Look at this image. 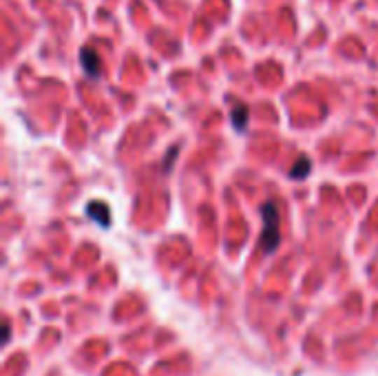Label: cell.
Instances as JSON below:
<instances>
[{
  "mask_svg": "<svg viewBox=\"0 0 378 376\" xmlns=\"http://www.w3.org/2000/svg\"><path fill=\"white\" fill-rule=\"evenodd\" d=\"M310 171H312L310 160H307L305 155H301L297 162H294L292 171H290V177H292V179H305L307 175H310Z\"/></svg>",
  "mask_w": 378,
  "mask_h": 376,
  "instance_id": "cell-4",
  "label": "cell"
},
{
  "mask_svg": "<svg viewBox=\"0 0 378 376\" xmlns=\"http://www.w3.org/2000/svg\"><path fill=\"white\" fill-rule=\"evenodd\" d=\"M87 215L91 219H95L100 226H108L111 224V217H108V206L102 204V202H91L87 206Z\"/></svg>",
  "mask_w": 378,
  "mask_h": 376,
  "instance_id": "cell-3",
  "label": "cell"
},
{
  "mask_svg": "<svg viewBox=\"0 0 378 376\" xmlns=\"http://www.w3.org/2000/svg\"><path fill=\"white\" fill-rule=\"evenodd\" d=\"M232 124H234V129L239 133L246 131V127H248V109L244 104H239L232 111Z\"/></svg>",
  "mask_w": 378,
  "mask_h": 376,
  "instance_id": "cell-5",
  "label": "cell"
},
{
  "mask_svg": "<svg viewBox=\"0 0 378 376\" xmlns=\"http://www.w3.org/2000/svg\"><path fill=\"white\" fill-rule=\"evenodd\" d=\"M263 230H261V248L265 255H272L281 244V232H279V211L274 202H265L261 206Z\"/></svg>",
  "mask_w": 378,
  "mask_h": 376,
  "instance_id": "cell-1",
  "label": "cell"
},
{
  "mask_svg": "<svg viewBox=\"0 0 378 376\" xmlns=\"http://www.w3.org/2000/svg\"><path fill=\"white\" fill-rule=\"evenodd\" d=\"M80 64H82V71L89 78L100 76V58H97V53L93 49H89V47L80 49Z\"/></svg>",
  "mask_w": 378,
  "mask_h": 376,
  "instance_id": "cell-2",
  "label": "cell"
}]
</instances>
